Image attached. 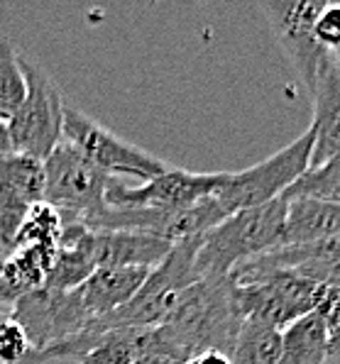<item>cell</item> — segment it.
Listing matches in <instances>:
<instances>
[{"mask_svg": "<svg viewBox=\"0 0 340 364\" xmlns=\"http://www.w3.org/2000/svg\"><path fill=\"white\" fill-rule=\"evenodd\" d=\"M243 318L233 304L230 279L198 282L176 296L164 323L149 328L147 352L186 364L193 355L216 350L230 357Z\"/></svg>", "mask_w": 340, "mask_h": 364, "instance_id": "1", "label": "cell"}, {"mask_svg": "<svg viewBox=\"0 0 340 364\" xmlns=\"http://www.w3.org/2000/svg\"><path fill=\"white\" fill-rule=\"evenodd\" d=\"M284 208H287L284 198H277L257 208L238 210L201 235L196 252V272L201 282L228 279L238 264L275 250L280 245Z\"/></svg>", "mask_w": 340, "mask_h": 364, "instance_id": "2", "label": "cell"}, {"mask_svg": "<svg viewBox=\"0 0 340 364\" xmlns=\"http://www.w3.org/2000/svg\"><path fill=\"white\" fill-rule=\"evenodd\" d=\"M230 279L233 304L243 321H255L262 326L282 330L294 321L314 313L326 299L328 289L311 279H304L292 272H270L255 277ZM340 289V287H338Z\"/></svg>", "mask_w": 340, "mask_h": 364, "instance_id": "3", "label": "cell"}, {"mask_svg": "<svg viewBox=\"0 0 340 364\" xmlns=\"http://www.w3.org/2000/svg\"><path fill=\"white\" fill-rule=\"evenodd\" d=\"M311 147H314V130H306L301 137L282 147L280 152L267 156L265 161L243 171H223L213 198L221 210L228 215L238 210L257 208L270 200H277L294 181L309 169Z\"/></svg>", "mask_w": 340, "mask_h": 364, "instance_id": "4", "label": "cell"}, {"mask_svg": "<svg viewBox=\"0 0 340 364\" xmlns=\"http://www.w3.org/2000/svg\"><path fill=\"white\" fill-rule=\"evenodd\" d=\"M20 66L25 74L27 93L20 108L5 122L10 139V152H20L44 161L61 142L64 125V98L52 76L37 64L20 54Z\"/></svg>", "mask_w": 340, "mask_h": 364, "instance_id": "5", "label": "cell"}, {"mask_svg": "<svg viewBox=\"0 0 340 364\" xmlns=\"http://www.w3.org/2000/svg\"><path fill=\"white\" fill-rule=\"evenodd\" d=\"M44 166V191L42 203L52 205L61 220L86 223L105 205V176L98 166L83 156L69 142H61L49 152Z\"/></svg>", "mask_w": 340, "mask_h": 364, "instance_id": "6", "label": "cell"}, {"mask_svg": "<svg viewBox=\"0 0 340 364\" xmlns=\"http://www.w3.org/2000/svg\"><path fill=\"white\" fill-rule=\"evenodd\" d=\"M61 139L79 149L93 166H98L110 178L135 176L142 181H152L154 176L169 169L159 156L144 152L132 142H125L108 127L98 125L93 117L83 115L81 110L69 108V105H64Z\"/></svg>", "mask_w": 340, "mask_h": 364, "instance_id": "7", "label": "cell"}, {"mask_svg": "<svg viewBox=\"0 0 340 364\" xmlns=\"http://www.w3.org/2000/svg\"><path fill=\"white\" fill-rule=\"evenodd\" d=\"M326 3L328 0H262L257 5L309 93L314 91L323 59L333 54L314 37V22Z\"/></svg>", "mask_w": 340, "mask_h": 364, "instance_id": "8", "label": "cell"}, {"mask_svg": "<svg viewBox=\"0 0 340 364\" xmlns=\"http://www.w3.org/2000/svg\"><path fill=\"white\" fill-rule=\"evenodd\" d=\"M8 316L25 330L32 350H44L66 338H74L93 321L76 291L64 294L44 287L22 296Z\"/></svg>", "mask_w": 340, "mask_h": 364, "instance_id": "9", "label": "cell"}, {"mask_svg": "<svg viewBox=\"0 0 340 364\" xmlns=\"http://www.w3.org/2000/svg\"><path fill=\"white\" fill-rule=\"evenodd\" d=\"M223 173H193L184 169H166L144 181L142 186H125L120 178H110L105 186V205L110 208H152L179 210L213 196Z\"/></svg>", "mask_w": 340, "mask_h": 364, "instance_id": "10", "label": "cell"}, {"mask_svg": "<svg viewBox=\"0 0 340 364\" xmlns=\"http://www.w3.org/2000/svg\"><path fill=\"white\" fill-rule=\"evenodd\" d=\"M314 147H311L309 166H321L328 159H336L340 152V66L338 54L323 59L314 91Z\"/></svg>", "mask_w": 340, "mask_h": 364, "instance_id": "11", "label": "cell"}, {"mask_svg": "<svg viewBox=\"0 0 340 364\" xmlns=\"http://www.w3.org/2000/svg\"><path fill=\"white\" fill-rule=\"evenodd\" d=\"M149 269L140 267H96L91 277L76 289L91 318H103L125 306L140 291Z\"/></svg>", "mask_w": 340, "mask_h": 364, "instance_id": "12", "label": "cell"}, {"mask_svg": "<svg viewBox=\"0 0 340 364\" xmlns=\"http://www.w3.org/2000/svg\"><path fill=\"white\" fill-rule=\"evenodd\" d=\"M169 250V242L152 237V235L130 230H93V264L96 267L154 269Z\"/></svg>", "mask_w": 340, "mask_h": 364, "instance_id": "13", "label": "cell"}, {"mask_svg": "<svg viewBox=\"0 0 340 364\" xmlns=\"http://www.w3.org/2000/svg\"><path fill=\"white\" fill-rule=\"evenodd\" d=\"M284 223L277 247L289 245H314L333 240L340 232V205L323 200L292 198L284 200Z\"/></svg>", "mask_w": 340, "mask_h": 364, "instance_id": "14", "label": "cell"}, {"mask_svg": "<svg viewBox=\"0 0 340 364\" xmlns=\"http://www.w3.org/2000/svg\"><path fill=\"white\" fill-rule=\"evenodd\" d=\"M336 352L338 335H333L323 318L314 311L282 330L277 364H326Z\"/></svg>", "mask_w": 340, "mask_h": 364, "instance_id": "15", "label": "cell"}, {"mask_svg": "<svg viewBox=\"0 0 340 364\" xmlns=\"http://www.w3.org/2000/svg\"><path fill=\"white\" fill-rule=\"evenodd\" d=\"M149 328H113L105 330L100 340L83 357L79 364H132L147 352Z\"/></svg>", "mask_w": 340, "mask_h": 364, "instance_id": "16", "label": "cell"}, {"mask_svg": "<svg viewBox=\"0 0 340 364\" xmlns=\"http://www.w3.org/2000/svg\"><path fill=\"white\" fill-rule=\"evenodd\" d=\"M282 333L255 321H243L230 352V364H277Z\"/></svg>", "mask_w": 340, "mask_h": 364, "instance_id": "17", "label": "cell"}, {"mask_svg": "<svg viewBox=\"0 0 340 364\" xmlns=\"http://www.w3.org/2000/svg\"><path fill=\"white\" fill-rule=\"evenodd\" d=\"M0 186L20 193L32 205L42 203V191H44L42 161L20 152L0 154Z\"/></svg>", "mask_w": 340, "mask_h": 364, "instance_id": "18", "label": "cell"}, {"mask_svg": "<svg viewBox=\"0 0 340 364\" xmlns=\"http://www.w3.org/2000/svg\"><path fill=\"white\" fill-rule=\"evenodd\" d=\"M338 156L328 159L321 166H309L280 198H306V200H323V203H340V169Z\"/></svg>", "mask_w": 340, "mask_h": 364, "instance_id": "19", "label": "cell"}, {"mask_svg": "<svg viewBox=\"0 0 340 364\" xmlns=\"http://www.w3.org/2000/svg\"><path fill=\"white\" fill-rule=\"evenodd\" d=\"M27 83L20 66V54L8 37H0V122H8L10 115L25 100Z\"/></svg>", "mask_w": 340, "mask_h": 364, "instance_id": "20", "label": "cell"}, {"mask_svg": "<svg viewBox=\"0 0 340 364\" xmlns=\"http://www.w3.org/2000/svg\"><path fill=\"white\" fill-rule=\"evenodd\" d=\"M61 215L52 205L47 203H35L25 215L18 237H15V250L22 247H57V240L61 235Z\"/></svg>", "mask_w": 340, "mask_h": 364, "instance_id": "21", "label": "cell"}, {"mask_svg": "<svg viewBox=\"0 0 340 364\" xmlns=\"http://www.w3.org/2000/svg\"><path fill=\"white\" fill-rule=\"evenodd\" d=\"M30 208V200H25L20 193L10 191V188L0 186V255L8 257L13 252L15 237H18Z\"/></svg>", "mask_w": 340, "mask_h": 364, "instance_id": "22", "label": "cell"}, {"mask_svg": "<svg viewBox=\"0 0 340 364\" xmlns=\"http://www.w3.org/2000/svg\"><path fill=\"white\" fill-rule=\"evenodd\" d=\"M32 352L27 335L10 316L0 321V364H25Z\"/></svg>", "mask_w": 340, "mask_h": 364, "instance_id": "23", "label": "cell"}, {"mask_svg": "<svg viewBox=\"0 0 340 364\" xmlns=\"http://www.w3.org/2000/svg\"><path fill=\"white\" fill-rule=\"evenodd\" d=\"M314 37L326 52L338 54L340 47V3L328 0L314 22Z\"/></svg>", "mask_w": 340, "mask_h": 364, "instance_id": "24", "label": "cell"}, {"mask_svg": "<svg viewBox=\"0 0 340 364\" xmlns=\"http://www.w3.org/2000/svg\"><path fill=\"white\" fill-rule=\"evenodd\" d=\"M186 364H230V357L223 355V352H216V350H206V352L193 355Z\"/></svg>", "mask_w": 340, "mask_h": 364, "instance_id": "25", "label": "cell"}, {"mask_svg": "<svg viewBox=\"0 0 340 364\" xmlns=\"http://www.w3.org/2000/svg\"><path fill=\"white\" fill-rule=\"evenodd\" d=\"M132 364H181V362L171 360V357H166V355H157V352H144V355L137 357Z\"/></svg>", "mask_w": 340, "mask_h": 364, "instance_id": "26", "label": "cell"}, {"mask_svg": "<svg viewBox=\"0 0 340 364\" xmlns=\"http://www.w3.org/2000/svg\"><path fill=\"white\" fill-rule=\"evenodd\" d=\"M10 152V139H8V130H5V125L0 122V154Z\"/></svg>", "mask_w": 340, "mask_h": 364, "instance_id": "27", "label": "cell"}, {"mask_svg": "<svg viewBox=\"0 0 340 364\" xmlns=\"http://www.w3.org/2000/svg\"><path fill=\"white\" fill-rule=\"evenodd\" d=\"M3 267H5V255H0V274H3Z\"/></svg>", "mask_w": 340, "mask_h": 364, "instance_id": "28", "label": "cell"}, {"mask_svg": "<svg viewBox=\"0 0 340 364\" xmlns=\"http://www.w3.org/2000/svg\"><path fill=\"white\" fill-rule=\"evenodd\" d=\"M5 316H8V311H3V308H0V321H3Z\"/></svg>", "mask_w": 340, "mask_h": 364, "instance_id": "29", "label": "cell"}]
</instances>
